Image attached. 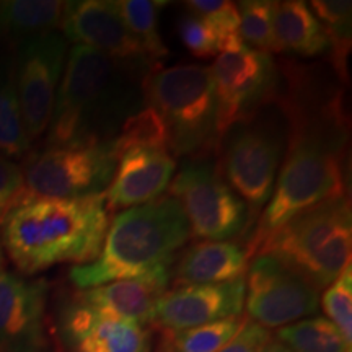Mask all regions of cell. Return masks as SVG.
<instances>
[{"instance_id":"1","label":"cell","mask_w":352,"mask_h":352,"mask_svg":"<svg viewBox=\"0 0 352 352\" xmlns=\"http://www.w3.org/2000/svg\"><path fill=\"white\" fill-rule=\"evenodd\" d=\"M285 113L290 126L287 152L271 199L246 243L252 258L258 246L289 220L323 202L347 196V124L341 95L333 91L321 101L290 96Z\"/></svg>"},{"instance_id":"2","label":"cell","mask_w":352,"mask_h":352,"mask_svg":"<svg viewBox=\"0 0 352 352\" xmlns=\"http://www.w3.org/2000/svg\"><path fill=\"white\" fill-rule=\"evenodd\" d=\"M138 70L85 46L70 47L47 127V147L109 142L144 104Z\"/></svg>"},{"instance_id":"3","label":"cell","mask_w":352,"mask_h":352,"mask_svg":"<svg viewBox=\"0 0 352 352\" xmlns=\"http://www.w3.org/2000/svg\"><path fill=\"white\" fill-rule=\"evenodd\" d=\"M108 227L104 192L80 199L28 197L8 214L0 236L16 270L32 276L56 264L95 261Z\"/></svg>"},{"instance_id":"4","label":"cell","mask_w":352,"mask_h":352,"mask_svg":"<svg viewBox=\"0 0 352 352\" xmlns=\"http://www.w3.org/2000/svg\"><path fill=\"white\" fill-rule=\"evenodd\" d=\"M189 239L191 230L179 202L170 195L160 196L114 215L98 258L74 266L70 280L85 290L171 267Z\"/></svg>"},{"instance_id":"5","label":"cell","mask_w":352,"mask_h":352,"mask_svg":"<svg viewBox=\"0 0 352 352\" xmlns=\"http://www.w3.org/2000/svg\"><path fill=\"white\" fill-rule=\"evenodd\" d=\"M144 104L164 122L173 157H206L219 148V111L212 70L183 64L152 70L140 82Z\"/></svg>"},{"instance_id":"6","label":"cell","mask_w":352,"mask_h":352,"mask_svg":"<svg viewBox=\"0 0 352 352\" xmlns=\"http://www.w3.org/2000/svg\"><path fill=\"white\" fill-rule=\"evenodd\" d=\"M351 201L344 196L289 220L258 246L253 256L271 254L321 290L351 264Z\"/></svg>"},{"instance_id":"7","label":"cell","mask_w":352,"mask_h":352,"mask_svg":"<svg viewBox=\"0 0 352 352\" xmlns=\"http://www.w3.org/2000/svg\"><path fill=\"white\" fill-rule=\"evenodd\" d=\"M212 70L217 98L219 132L253 121L276 98L279 72L271 54L252 50L240 33L220 38V51Z\"/></svg>"},{"instance_id":"8","label":"cell","mask_w":352,"mask_h":352,"mask_svg":"<svg viewBox=\"0 0 352 352\" xmlns=\"http://www.w3.org/2000/svg\"><path fill=\"white\" fill-rule=\"evenodd\" d=\"M168 195L186 215L191 236L201 241H230L252 227L250 210L206 157L191 158L171 179Z\"/></svg>"},{"instance_id":"9","label":"cell","mask_w":352,"mask_h":352,"mask_svg":"<svg viewBox=\"0 0 352 352\" xmlns=\"http://www.w3.org/2000/svg\"><path fill=\"white\" fill-rule=\"evenodd\" d=\"M114 140L47 147L23 171L26 199H80L103 195L116 171Z\"/></svg>"},{"instance_id":"10","label":"cell","mask_w":352,"mask_h":352,"mask_svg":"<svg viewBox=\"0 0 352 352\" xmlns=\"http://www.w3.org/2000/svg\"><path fill=\"white\" fill-rule=\"evenodd\" d=\"M219 173L245 202L250 219L270 202L284 153V134L267 122L233 126L220 140Z\"/></svg>"},{"instance_id":"11","label":"cell","mask_w":352,"mask_h":352,"mask_svg":"<svg viewBox=\"0 0 352 352\" xmlns=\"http://www.w3.org/2000/svg\"><path fill=\"white\" fill-rule=\"evenodd\" d=\"M250 321L266 329L297 323L320 310V290L271 254H256L245 276Z\"/></svg>"},{"instance_id":"12","label":"cell","mask_w":352,"mask_h":352,"mask_svg":"<svg viewBox=\"0 0 352 352\" xmlns=\"http://www.w3.org/2000/svg\"><path fill=\"white\" fill-rule=\"evenodd\" d=\"M67 54V39L56 32L19 44L13 78L30 140L41 138L50 127Z\"/></svg>"},{"instance_id":"13","label":"cell","mask_w":352,"mask_h":352,"mask_svg":"<svg viewBox=\"0 0 352 352\" xmlns=\"http://www.w3.org/2000/svg\"><path fill=\"white\" fill-rule=\"evenodd\" d=\"M60 28V34L74 46L103 52L118 63L144 72V76L155 70L111 0L65 2Z\"/></svg>"},{"instance_id":"14","label":"cell","mask_w":352,"mask_h":352,"mask_svg":"<svg viewBox=\"0 0 352 352\" xmlns=\"http://www.w3.org/2000/svg\"><path fill=\"white\" fill-rule=\"evenodd\" d=\"M245 308V277L226 284L182 285L166 290L152 324L162 333H178L214 321L236 318Z\"/></svg>"},{"instance_id":"15","label":"cell","mask_w":352,"mask_h":352,"mask_svg":"<svg viewBox=\"0 0 352 352\" xmlns=\"http://www.w3.org/2000/svg\"><path fill=\"white\" fill-rule=\"evenodd\" d=\"M116 171L104 191L108 210H126L164 196L176 171V158L164 145H132L118 152Z\"/></svg>"},{"instance_id":"16","label":"cell","mask_w":352,"mask_h":352,"mask_svg":"<svg viewBox=\"0 0 352 352\" xmlns=\"http://www.w3.org/2000/svg\"><path fill=\"white\" fill-rule=\"evenodd\" d=\"M47 287L0 270V351L38 352L44 342Z\"/></svg>"},{"instance_id":"17","label":"cell","mask_w":352,"mask_h":352,"mask_svg":"<svg viewBox=\"0 0 352 352\" xmlns=\"http://www.w3.org/2000/svg\"><path fill=\"white\" fill-rule=\"evenodd\" d=\"M171 283V267H158L134 279L80 290L77 302L103 315L129 320L134 323L152 324L160 298Z\"/></svg>"},{"instance_id":"18","label":"cell","mask_w":352,"mask_h":352,"mask_svg":"<svg viewBox=\"0 0 352 352\" xmlns=\"http://www.w3.org/2000/svg\"><path fill=\"white\" fill-rule=\"evenodd\" d=\"M65 331L76 352H151V329L134 321L91 310L80 302L70 308Z\"/></svg>"},{"instance_id":"19","label":"cell","mask_w":352,"mask_h":352,"mask_svg":"<svg viewBox=\"0 0 352 352\" xmlns=\"http://www.w3.org/2000/svg\"><path fill=\"white\" fill-rule=\"evenodd\" d=\"M252 253L248 246L235 241H197L184 250L171 277L176 287L182 285L226 284L243 279Z\"/></svg>"},{"instance_id":"20","label":"cell","mask_w":352,"mask_h":352,"mask_svg":"<svg viewBox=\"0 0 352 352\" xmlns=\"http://www.w3.org/2000/svg\"><path fill=\"white\" fill-rule=\"evenodd\" d=\"M272 26L276 52L315 57L328 51V38L323 26L302 0L276 2Z\"/></svg>"},{"instance_id":"21","label":"cell","mask_w":352,"mask_h":352,"mask_svg":"<svg viewBox=\"0 0 352 352\" xmlns=\"http://www.w3.org/2000/svg\"><path fill=\"white\" fill-rule=\"evenodd\" d=\"M65 2L57 0H3L0 2V38L12 41L56 32Z\"/></svg>"},{"instance_id":"22","label":"cell","mask_w":352,"mask_h":352,"mask_svg":"<svg viewBox=\"0 0 352 352\" xmlns=\"http://www.w3.org/2000/svg\"><path fill=\"white\" fill-rule=\"evenodd\" d=\"M118 10L132 36L151 60L153 69H160L162 60L168 56L164 39L158 28V13L166 2L153 0H118Z\"/></svg>"},{"instance_id":"23","label":"cell","mask_w":352,"mask_h":352,"mask_svg":"<svg viewBox=\"0 0 352 352\" xmlns=\"http://www.w3.org/2000/svg\"><path fill=\"white\" fill-rule=\"evenodd\" d=\"M310 10L327 34L334 70L342 80H347V57L352 46V3L344 0H315L310 3Z\"/></svg>"},{"instance_id":"24","label":"cell","mask_w":352,"mask_h":352,"mask_svg":"<svg viewBox=\"0 0 352 352\" xmlns=\"http://www.w3.org/2000/svg\"><path fill=\"white\" fill-rule=\"evenodd\" d=\"M246 318L220 320L178 333H162L164 341L158 352H219L230 342Z\"/></svg>"},{"instance_id":"25","label":"cell","mask_w":352,"mask_h":352,"mask_svg":"<svg viewBox=\"0 0 352 352\" xmlns=\"http://www.w3.org/2000/svg\"><path fill=\"white\" fill-rule=\"evenodd\" d=\"M277 340L294 352H352L338 328L324 316H314L277 329Z\"/></svg>"},{"instance_id":"26","label":"cell","mask_w":352,"mask_h":352,"mask_svg":"<svg viewBox=\"0 0 352 352\" xmlns=\"http://www.w3.org/2000/svg\"><path fill=\"white\" fill-rule=\"evenodd\" d=\"M13 70L0 72V155L7 158L23 157L30 148Z\"/></svg>"},{"instance_id":"27","label":"cell","mask_w":352,"mask_h":352,"mask_svg":"<svg viewBox=\"0 0 352 352\" xmlns=\"http://www.w3.org/2000/svg\"><path fill=\"white\" fill-rule=\"evenodd\" d=\"M240 12L239 33L243 43L252 50L276 52L274 43V7L271 0H243L236 3Z\"/></svg>"},{"instance_id":"28","label":"cell","mask_w":352,"mask_h":352,"mask_svg":"<svg viewBox=\"0 0 352 352\" xmlns=\"http://www.w3.org/2000/svg\"><path fill=\"white\" fill-rule=\"evenodd\" d=\"M321 307L328 320L341 333L346 344L352 347V267L347 264L344 271L324 290Z\"/></svg>"},{"instance_id":"29","label":"cell","mask_w":352,"mask_h":352,"mask_svg":"<svg viewBox=\"0 0 352 352\" xmlns=\"http://www.w3.org/2000/svg\"><path fill=\"white\" fill-rule=\"evenodd\" d=\"M178 33L184 47L197 59H210L219 56V33L201 16L191 12L184 13L178 21Z\"/></svg>"},{"instance_id":"30","label":"cell","mask_w":352,"mask_h":352,"mask_svg":"<svg viewBox=\"0 0 352 352\" xmlns=\"http://www.w3.org/2000/svg\"><path fill=\"white\" fill-rule=\"evenodd\" d=\"M189 12L204 19L212 26L219 36L239 33L240 12L235 2L227 0H191L184 3Z\"/></svg>"},{"instance_id":"31","label":"cell","mask_w":352,"mask_h":352,"mask_svg":"<svg viewBox=\"0 0 352 352\" xmlns=\"http://www.w3.org/2000/svg\"><path fill=\"white\" fill-rule=\"evenodd\" d=\"M26 199L25 176L12 158L0 155V227L8 214Z\"/></svg>"},{"instance_id":"32","label":"cell","mask_w":352,"mask_h":352,"mask_svg":"<svg viewBox=\"0 0 352 352\" xmlns=\"http://www.w3.org/2000/svg\"><path fill=\"white\" fill-rule=\"evenodd\" d=\"M270 329L259 327L253 321L246 320L235 338L219 352H259L263 346L271 340Z\"/></svg>"},{"instance_id":"33","label":"cell","mask_w":352,"mask_h":352,"mask_svg":"<svg viewBox=\"0 0 352 352\" xmlns=\"http://www.w3.org/2000/svg\"><path fill=\"white\" fill-rule=\"evenodd\" d=\"M259 352H294L289 346H285L283 341H279L277 338L271 336V340L263 346V349Z\"/></svg>"},{"instance_id":"34","label":"cell","mask_w":352,"mask_h":352,"mask_svg":"<svg viewBox=\"0 0 352 352\" xmlns=\"http://www.w3.org/2000/svg\"><path fill=\"white\" fill-rule=\"evenodd\" d=\"M3 266V245H2V236H0V270Z\"/></svg>"},{"instance_id":"35","label":"cell","mask_w":352,"mask_h":352,"mask_svg":"<svg viewBox=\"0 0 352 352\" xmlns=\"http://www.w3.org/2000/svg\"><path fill=\"white\" fill-rule=\"evenodd\" d=\"M0 352H2V351H0Z\"/></svg>"}]
</instances>
